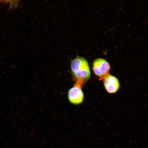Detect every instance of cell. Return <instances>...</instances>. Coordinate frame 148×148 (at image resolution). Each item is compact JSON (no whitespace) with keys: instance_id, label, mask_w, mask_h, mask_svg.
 <instances>
[{"instance_id":"6da1fadb","label":"cell","mask_w":148,"mask_h":148,"mask_svg":"<svg viewBox=\"0 0 148 148\" xmlns=\"http://www.w3.org/2000/svg\"><path fill=\"white\" fill-rule=\"evenodd\" d=\"M71 73L77 83L81 85L86 82L90 77L88 62L86 59L77 56L71 61Z\"/></svg>"},{"instance_id":"7a4b0ae2","label":"cell","mask_w":148,"mask_h":148,"mask_svg":"<svg viewBox=\"0 0 148 148\" xmlns=\"http://www.w3.org/2000/svg\"><path fill=\"white\" fill-rule=\"evenodd\" d=\"M110 69V66L109 63L103 59H96L92 64V70L94 73L99 77L106 76Z\"/></svg>"},{"instance_id":"3957f363","label":"cell","mask_w":148,"mask_h":148,"mask_svg":"<svg viewBox=\"0 0 148 148\" xmlns=\"http://www.w3.org/2000/svg\"><path fill=\"white\" fill-rule=\"evenodd\" d=\"M81 86V85L76 83L73 87L68 90V99L72 104L79 105L83 102L84 95Z\"/></svg>"},{"instance_id":"277c9868","label":"cell","mask_w":148,"mask_h":148,"mask_svg":"<svg viewBox=\"0 0 148 148\" xmlns=\"http://www.w3.org/2000/svg\"><path fill=\"white\" fill-rule=\"evenodd\" d=\"M103 83L105 88L109 93H115L119 88V81L114 76L107 75L104 77Z\"/></svg>"},{"instance_id":"5b68a950","label":"cell","mask_w":148,"mask_h":148,"mask_svg":"<svg viewBox=\"0 0 148 148\" xmlns=\"http://www.w3.org/2000/svg\"><path fill=\"white\" fill-rule=\"evenodd\" d=\"M3 2L5 3H9L10 5V8L14 7V0H0V3Z\"/></svg>"},{"instance_id":"8992f818","label":"cell","mask_w":148,"mask_h":148,"mask_svg":"<svg viewBox=\"0 0 148 148\" xmlns=\"http://www.w3.org/2000/svg\"><path fill=\"white\" fill-rule=\"evenodd\" d=\"M19 0H14V7H16L18 6V2Z\"/></svg>"}]
</instances>
